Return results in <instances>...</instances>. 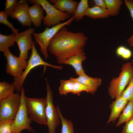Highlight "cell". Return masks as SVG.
<instances>
[{
    "mask_svg": "<svg viewBox=\"0 0 133 133\" xmlns=\"http://www.w3.org/2000/svg\"><path fill=\"white\" fill-rule=\"evenodd\" d=\"M75 19L73 16L67 21L54 25L51 28L46 27L45 30L40 33L34 32L33 36L40 48V51L46 59L48 57V52L49 44L56 34L63 27L70 25Z\"/></svg>",
    "mask_w": 133,
    "mask_h": 133,
    "instance_id": "5b68a950",
    "label": "cell"
},
{
    "mask_svg": "<svg viewBox=\"0 0 133 133\" xmlns=\"http://www.w3.org/2000/svg\"><path fill=\"white\" fill-rule=\"evenodd\" d=\"M121 95L128 101L133 99V76Z\"/></svg>",
    "mask_w": 133,
    "mask_h": 133,
    "instance_id": "f546056e",
    "label": "cell"
},
{
    "mask_svg": "<svg viewBox=\"0 0 133 133\" xmlns=\"http://www.w3.org/2000/svg\"><path fill=\"white\" fill-rule=\"evenodd\" d=\"M121 133H133V115L126 123Z\"/></svg>",
    "mask_w": 133,
    "mask_h": 133,
    "instance_id": "d6a6232c",
    "label": "cell"
},
{
    "mask_svg": "<svg viewBox=\"0 0 133 133\" xmlns=\"http://www.w3.org/2000/svg\"><path fill=\"white\" fill-rule=\"evenodd\" d=\"M14 120L5 119L0 120V133H12Z\"/></svg>",
    "mask_w": 133,
    "mask_h": 133,
    "instance_id": "83f0119b",
    "label": "cell"
},
{
    "mask_svg": "<svg viewBox=\"0 0 133 133\" xmlns=\"http://www.w3.org/2000/svg\"><path fill=\"white\" fill-rule=\"evenodd\" d=\"M133 76V66L132 63L129 62L124 64L119 76L113 79L110 83L108 93L112 99H116L121 95Z\"/></svg>",
    "mask_w": 133,
    "mask_h": 133,
    "instance_id": "3957f363",
    "label": "cell"
},
{
    "mask_svg": "<svg viewBox=\"0 0 133 133\" xmlns=\"http://www.w3.org/2000/svg\"><path fill=\"white\" fill-rule=\"evenodd\" d=\"M29 7L26 0L18 1L11 17L17 19L23 26L30 27L32 22L29 14Z\"/></svg>",
    "mask_w": 133,
    "mask_h": 133,
    "instance_id": "7c38bea8",
    "label": "cell"
},
{
    "mask_svg": "<svg viewBox=\"0 0 133 133\" xmlns=\"http://www.w3.org/2000/svg\"><path fill=\"white\" fill-rule=\"evenodd\" d=\"M30 3H37L39 4L46 13L43 20L44 25L48 26H54L60 23L70 17V15L66 12L61 11L56 8L47 0H30Z\"/></svg>",
    "mask_w": 133,
    "mask_h": 133,
    "instance_id": "52a82bcc",
    "label": "cell"
},
{
    "mask_svg": "<svg viewBox=\"0 0 133 133\" xmlns=\"http://www.w3.org/2000/svg\"><path fill=\"white\" fill-rule=\"evenodd\" d=\"M15 87L12 83L5 81L0 82V101L14 93Z\"/></svg>",
    "mask_w": 133,
    "mask_h": 133,
    "instance_id": "7402d4cb",
    "label": "cell"
},
{
    "mask_svg": "<svg viewBox=\"0 0 133 133\" xmlns=\"http://www.w3.org/2000/svg\"><path fill=\"white\" fill-rule=\"evenodd\" d=\"M18 1L17 0H6L5 3V8L4 11L8 15L11 17Z\"/></svg>",
    "mask_w": 133,
    "mask_h": 133,
    "instance_id": "4dcf8cb0",
    "label": "cell"
},
{
    "mask_svg": "<svg viewBox=\"0 0 133 133\" xmlns=\"http://www.w3.org/2000/svg\"><path fill=\"white\" fill-rule=\"evenodd\" d=\"M133 115V99L129 101L123 110L116 126L118 127L123 123L126 122Z\"/></svg>",
    "mask_w": 133,
    "mask_h": 133,
    "instance_id": "d6986e66",
    "label": "cell"
},
{
    "mask_svg": "<svg viewBox=\"0 0 133 133\" xmlns=\"http://www.w3.org/2000/svg\"><path fill=\"white\" fill-rule=\"evenodd\" d=\"M21 99L19 108L13 121L12 133H21L24 130L33 133L35 132L31 124L32 120L29 117L26 105L25 95L23 87L20 92Z\"/></svg>",
    "mask_w": 133,
    "mask_h": 133,
    "instance_id": "8992f818",
    "label": "cell"
},
{
    "mask_svg": "<svg viewBox=\"0 0 133 133\" xmlns=\"http://www.w3.org/2000/svg\"><path fill=\"white\" fill-rule=\"evenodd\" d=\"M49 1L53 3V5L59 10L66 12L70 15L74 14L78 3L77 1L72 0H54Z\"/></svg>",
    "mask_w": 133,
    "mask_h": 133,
    "instance_id": "e0dca14e",
    "label": "cell"
},
{
    "mask_svg": "<svg viewBox=\"0 0 133 133\" xmlns=\"http://www.w3.org/2000/svg\"><path fill=\"white\" fill-rule=\"evenodd\" d=\"M34 30V28H31L22 32L15 34L16 42L20 51L19 57L26 60L28 58V51L32 49L34 42L32 40V35Z\"/></svg>",
    "mask_w": 133,
    "mask_h": 133,
    "instance_id": "8fae6325",
    "label": "cell"
},
{
    "mask_svg": "<svg viewBox=\"0 0 133 133\" xmlns=\"http://www.w3.org/2000/svg\"><path fill=\"white\" fill-rule=\"evenodd\" d=\"M89 7L88 0H81L78 3L73 15L75 19L77 21L82 19L85 16L86 11Z\"/></svg>",
    "mask_w": 133,
    "mask_h": 133,
    "instance_id": "603a6c76",
    "label": "cell"
},
{
    "mask_svg": "<svg viewBox=\"0 0 133 133\" xmlns=\"http://www.w3.org/2000/svg\"><path fill=\"white\" fill-rule=\"evenodd\" d=\"M86 58L83 52L72 55L66 59L63 64L71 66L74 69L77 75L79 76L86 74L83 70L82 63Z\"/></svg>",
    "mask_w": 133,
    "mask_h": 133,
    "instance_id": "4fadbf2b",
    "label": "cell"
},
{
    "mask_svg": "<svg viewBox=\"0 0 133 133\" xmlns=\"http://www.w3.org/2000/svg\"><path fill=\"white\" fill-rule=\"evenodd\" d=\"M8 15L3 11L0 12V23L4 24L11 30L13 33L16 34L18 33L19 30L16 28L12 23L10 22L8 20Z\"/></svg>",
    "mask_w": 133,
    "mask_h": 133,
    "instance_id": "f1b7e54d",
    "label": "cell"
},
{
    "mask_svg": "<svg viewBox=\"0 0 133 133\" xmlns=\"http://www.w3.org/2000/svg\"><path fill=\"white\" fill-rule=\"evenodd\" d=\"M27 112L32 120L38 124L47 125L46 98H31L25 96Z\"/></svg>",
    "mask_w": 133,
    "mask_h": 133,
    "instance_id": "277c9868",
    "label": "cell"
},
{
    "mask_svg": "<svg viewBox=\"0 0 133 133\" xmlns=\"http://www.w3.org/2000/svg\"><path fill=\"white\" fill-rule=\"evenodd\" d=\"M62 124L61 133H74L73 124L70 120L64 118L59 106H56Z\"/></svg>",
    "mask_w": 133,
    "mask_h": 133,
    "instance_id": "d4e9b609",
    "label": "cell"
},
{
    "mask_svg": "<svg viewBox=\"0 0 133 133\" xmlns=\"http://www.w3.org/2000/svg\"><path fill=\"white\" fill-rule=\"evenodd\" d=\"M3 52L7 60L6 70L7 73L14 78L20 77L27 66L26 60L14 55L9 49Z\"/></svg>",
    "mask_w": 133,
    "mask_h": 133,
    "instance_id": "30bf717a",
    "label": "cell"
},
{
    "mask_svg": "<svg viewBox=\"0 0 133 133\" xmlns=\"http://www.w3.org/2000/svg\"></svg>",
    "mask_w": 133,
    "mask_h": 133,
    "instance_id": "d590c367",
    "label": "cell"
},
{
    "mask_svg": "<svg viewBox=\"0 0 133 133\" xmlns=\"http://www.w3.org/2000/svg\"><path fill=\"white\" fill-rule=\"evenodd\" d=\"M41 65L59 69L63 68L61 66L52 65L44 61L38 53L35 46L34 42H33L32 49L31 54L27 62L25 68L20 77L14 78L12 83L15 87V90L20 92L23 87V83L30 72L35 67Z\"/></svg>",
    "mask_w": 133,
    "mask_h": 133,
    "instance_id": "7a4b0ae2",
    "label": "cell"
},
{
    "mask_svg": "<svg viewBox=\"0 0 133 133\" xmlns=\"http://www.w3.org/2000/svg\"><path fill=\"white\" fill-rule=\"evenodd\" d=\"M21 95L14 93L0 101V120H14L20 107Z\"/></svg>",
    "mask_w": 133,
    "mask_h": 133,
    "instance_id": "9c48e42d",
    "label": "cell"
},
{
    "mask_svg": "<svg viewBox=\"0 0 133 133\" xmlns=\"http://www.w3.org/2000/svg\"><path fill=\"white\" fill-rule=\"evenodd\" d=\"M16 42L15 34L13 33L9 35L0 34V51L3 52L9 47L14 46Z\"/></svg>",
    "mask_w": 133,
    "mask_h": 133,
    "instance_id": "ffe728a7",
    "label": "cell"
},
{
    "mask_svg": "<svg viewBox=\"0 0 133 133\" xmlns=\"http://www.w3.org/2000/svg\"><path fill=\"white\" fill-rule=\"evenodd\" d=\"M74 82L71 77L69 80H61L59 87L60 94L61 95H66L69 93H72L73 90Z\"/></svg>",
    "mask_w": 133,
    "mask_h": 133,
    "instance_id": "cb8c5ba5",
    "label": "cell"
},
{
    "mask_svg": "<svg viewBox=\"0 0 133 133\" xmlns=\"http://www.w3.org/2000/svg\"><path fill=\"white\" fill-rule=\"evenodd\" d=\"M116 52L118 56L125 60L130 59L133 55L132 52L130 49L123 45L118 47L116 49Z\"/></svg>",
    "mask_w": 133,
    "mask_h": 133,
    "instance_id": "484cf974",
    "label": "cell"
},
{
    "mask_svg": "<svg viewBox=\"0 0 133 133\" xmlns=\"http://www.w3.org/2000/svg\"><path fill=\"white\" fill-rule=\"evenodd\" d=\"M132 65L133 66V60H132Z\"/></svg>",
    "mask_w": 133,
    "mask_h": 133,
    "instance_id": "e575fe53",
    "label": "cell"
},
{
    "mask_svg": "<svg viewBox=\"0 0 133 133\" xmlns=\"http://www.w3.org/2000/svg\"><path fill=\"white\" fill-rule=\"evenodd\" d=\"M106 9L109 15L114 16L118 15L122 4L121 0H104Z\"/></svg>",
    "mask_w": 133,
    "mask_h": 133,
    "instance_id": "44dd1931",
    "label": "cell"
},
{
    "mask_svg": "<svg viewBox=\"0 0 133 133\" xmlns=\"http://www.w3.org/2000/svg\"><path fill=\"white\" fill-rule=\"evenodd\" d=\"M73 79L88 88L90 90L91 93L94 94L97 88L101 85L102 81L101 79L92 78L86 74L79 76Z\"/></svg>",
    "mask_w": 133,
    "mask_h": 133,
    "instance_id": "2e32d148",
    "label": "cell"
},
{
    "mask_svg": "<svg viewBox=\"0 0 133 133\" xmlns=\"http://www.w3.org/2000/svg\"><path fill=\"white\" fill-rule=\"evenodd\" d=\"M94 6L106 8L104 0H93Z\"/></svg>",
    "mask_w": 133,
    "mask_h": 133,
    "instance_id": "836d02e7",
    "label": "cell"
},
{
    "mask_svg": "<svg viewBox=\"0 0 133 133\" xmlns=\"http://www.w3.org/2000/svg\"><path fill=\"white\" fill-rule=\"evenodd\" d=\"M128 102L121 95L115 99L110 105L111 111L107 121L108 124L114 122L119 117Z\"/></svg>",
    "mask_w": 133,
    "mask_h": 133,
    "instance_id": "5bb4252c",
    "label": "cell"
},
{
    "mask_svg": "<svg viewBox=\"0 0 133 133\" xmlns=\"http://www.w3.org/2000/svg\"><path fill=\"white\" fill-rule=\"evenodd\" d=\"M47 95L46 115L48 128V133H55L56 128L60 124V120L56 107L53 102L52 92L48 81L46 79Z\"/></svg>",
    "mask_w": 133,
    "mask_h": 133,
    "instance_id": "ba28073f",
    "label": "cell"
},
{
    "mask_svg": "<svg viewBox=\"0 0 133 133\" xmlns=\"http://www.w3.org/2000/svg\"><path fill=\"white\" fill-rule=\"evenodd\" d=\"M87 39L83 33L69 31L64 26L52 39L48 50L56 57L58 63L63 64L70 57L83 51Z\"/></svg>",
    "mask_w": 133,
    "mask_h": 133,
    "instance_id": "6da1fadb",
    "label": "cell"
},
{
    "mask_svg": "<svg viewBox=\"0 0 133 133\" xmlns=\"http://www.w3.org/2000/svg\"><path fill=\"white\" fill-rule=\"evenodd\" d=\"M71 78L74 81L73 90L72 93L78 96H79L81 93L83 91H85L91 93L90 90L88 88L75 81L73 79V77Z\"/></svg>",
    "mask_w": 133,
    "mask_h": 133,
    "instance_id": "4316f807",
    "label": "cell"
},
{
    "mask_svg": "<svg viewBox=\"0 0 133 133\" xmlns=\"http://www.w3.org/2000/svg\"><path fill=\"white\" fill-rule=\"evenodd\" d=\"M85 16L94 19L103 18L109 15L106 8L97 6L89 7L85 14Z\"/></svg>",
    "mask_w": 133,
    "mask_h": 133,
    "instance_id": "ac0fdd59",
    "label": "cell"
},
{
    "mask_svg": "<svg viewBox=\"0 0 133 133\" xmlns=\"http://www.w3.org/2000/svg\"><path fill=\"white\" fill-rule=\"evenodd\" d=\"M125 4L128 9L131 16L133 19V1L131 0H124ZM129 46L133 48V34L132 36L127 40Z\"/></svg>",
    "mask_w": 133,
    "mask_h": 133,
    "instance_id": "1f68e13d",
    "label": "cell"
},
{
    "mask_svg": "<svg viewBox=\"0 0 133 133\" xmlns=\"http://www.w3.org/2000/svg\"><path fill=\"white\" fill-rule=\"evenodd\" d=\"M44 9L39 4L35 3L29 7V14L31 21L35 27H40L44 17Z\"/></svg>",
    "mask_w": 133,
    "mask_h": 133,
    "instance_id": "9a60e30c",
    "label": "cell"
}]
</instances>
